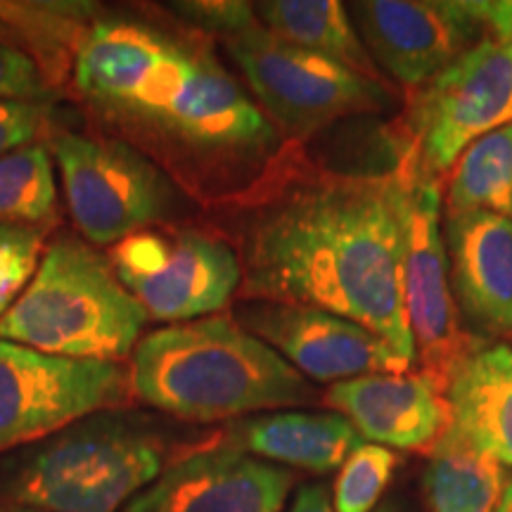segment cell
Listing matches in <instances>:
<instances>
[{
    "label": "cell",
    "instance_id": "obj_1",
    "mask_svg": "<svg viewBox=\"0 0 512 512\" xmlns=\"http://www.w3.org/2000/svg\"><path fill=\"white\" fill-rule=\"evenodd\" d=\"M406 214L399 164L387 174H318L285 185L245 226V292L354 320L415 363L403 302Z\"/></svg>",
    "mask_w": 512,
    "mask_h": 512
},
{
    "label": "cell",
    "instance_id": "obj_2",
    "mask_svg": "<svg viewBox=\"0 0 512 512\" xmlns=\"http://www.w3.org/2000/svg\"><path fill=\"white\" fill-rule=\"evenodd\" d=\"M76 86L112 117L211 159H252L275 128L207 50L133 22H100L76 55Z\"/></svg>",
    "mask_w": 512,
    "mask_h": 512
},
{
    "label": "cell",
    "instance_id": "obj_3",
    "mask_svg": "<svg viewBox=\"0 0 512 512\" xmlns=\"http://www.w3.org/2000/svg\"><path fill=\"white\" fill-rule=\"evenodd\" d=\"M131 389L147 406L192 422H216L316 401V389L235 318L209 316L140 339Z\"/></svg>",
    "mask_w": 512,
    "mask_h": 512
},
{
    "label": "cell",
    "instance_id": "obj_4",
    "mask_svg": "<svg viewBox=\"0 0 512 512\" xmlns=\"http://www.w3.org/2000/svg\"><path fill=\"white\" fill-rule=\"evenodd\" d=\"M147 313L112 261L79 238H60L0 318V339L74 361H114L136 349Z\"/></svg>",
    "mask_w": 512,
    "mask_h": 512
},
{
    "label": "cell",
    "instance_id": "obj_5",
    "mask_svg": "<svg viewBox=\"0 0 512 512\" xmlns=\"http://www.w3.org/2000/svg\"><path fill=\"white\" fill-rule=\"evenodd\" d=\"M164 460L145 420L102 411L43 439L5 479V494L46 512H117L162 475Z\"/></svg>",
    "mask_w": 512,
    "mask_h": 512
},
{
    "label": "cell",
    "instance_id": "obj_6",
    "mask_svg": "<svg viewBox=\"0 0 512 512\" xmlns=\"http://www.w3.org/2000/svg\"><path fill=\"white\" fill-rule=\"evenodd\" d=\"M223 41L268 119L292 138H309L351 114H382L396 102L384 81L280 41L256 15Z\"/></svg>",
    "mask_w": 512,
    "mask_h": 512
},
{
    "label": "cell",
    "instance_id": "obj_7",
    "mask_svg": "<svg viewBox=\"0 0 512 512\" xmlns=\"http://www.w3.org/2000/svg\"><path fill=\"white\" fill-rule=\"evenodd\" d=\"M512 124V48L491 34L451 67L413 88L399 159L437 178L486 133Z\"/></svg>",
    "mask_w": 512,
    "mask_h": 512
},
{
    "label": "cell",
    "instance_id": "obj_8",
    "mask_svg": "<svg viewBox=\"0 0 512 512\" xmlns=\"http://www.w3.org/2000/svg\"><path fill=\"white\" fill-rule=\"evenodd\" d=\"M128 389L131 375L114 361L48 356L0 339V453L110 411Z\"/></svg>",
    "mask_w": 512,
    "mask_h": 512
},
{
    "label": "cell",
    "instance_id": "obj_9",
    "mask_svg": "<svg viewBox=\"0 0 512 512\" xmlns=\"http://www.w3.org/2000/svg\"><path fill=\"white\" fill-rule=\"evenodd\" d=\"M110 261L147 316L169 323L221 311L242 283L233 247L200 230H143L114 245Z\"/></svg>",
    "mask_w": 512,
    "mask_h": 512
},
{
    "label": "cell",
    "instance_id": "obj_10",
    "mask_svg": "<svg viewBox=\"0 0 512 512\" xmlns=\"http://www.w3.org/2000/svg\"><path fill=\"white\" fill-rule=\"evenodd\" d=\"M53 155L74 223L93 245H119L169 209L171 185L162 171L119 140L64 133Z\"/></svg>",
    "mask_w": 512,
    "mask_h": 512
},
{
    "label": "cell",
    "instance_id": "obj_11",
    "mask_svg": "<svg viewBox=\"0 0 512 512\" xmlns=\"http://www.w3.org/2000/svg\"><path fill=\"white\" fill-rule=\"evenodd\" d=\"M408 178L403 302L411 328L415 363L441 394L472 337L458 330V313L441 233V185L396 157Z\"/></svg>",
    "mask_w": 512,
    "mask_h": 512
},
{
    "label": "cell",
    "instance_id": "obj_12",
    "mask_svg": "<svg viewBox=\"0 0 512 512\" xmlns=\"http://www.w3.org/2000/svg\"><path fill=\"white\" fill-rule=\"evenodd\" d=\"M349 15L373 62L406 88L425 86L494 34L491 3L363 0Z\"/></svg>",
    "mask_w": 512,
    "mask_h": 512
},
{
    "label": "cell",
    "instance_id": "obj_13",
    "mask_svg": "<svg viewBox=\"0 0 512 512\" xmlns=\"http://www.w3.org/2000/svg\"><path fill=\"white\" fill-rule=\"evenodd\" d=\"M233 318L242 330L261 339L294 370L316 382L406 373L413 366L363 325L313 306L256 299L242 304Z\"/></svg>",
    "mask_w": 512,
    "mask_h": 512
},
{
    "label": "cell",
    "instance_id": "obj_14",
    "mask_svg": "<svg viewBox=\"0 0 512 512\" xmlns=\"http://www.w3.org/2000/svg\"><path fill=\"white\" fill-rule=\"evenodd\" d=\"M292 484L285 467L211 446L166 465L126 512H280Z\"/></svg>",
    "mask_w": 512,
    "mask_h": 512
},
{
    "label": "cell",
    "instance_id": "obj_15",
    "mask_svg": "<svg viewBox=\"0 0 512 512\" xmlns=\"http://www.w3.org/2000/svg\"><path fill=\"white\" fill-rule=\"evenodd\" d=\"M451 290L484 339L512 337V221L494 211H446Z\"/></svg>",
    "mask_w": 512,
    "mask_h": 512
},
{
    "label": "cell",
    "instance_id": "obj_16",
    "mask_svg": "<svg viewBox=\"0 0 512 512\" xmlns=\"http://www.w3.org/2000/svg\"><path fill=\"white\" fill-rule=\"evenodd\" d=\"M325 403L361 437L403 451H432L451 430L446 396L420 373H377L335 382Z\"/></svg>",
    "mask_w": 512,
    "mask_h": 512
},
{
    "label": "cell",
    "instance_id": "obj_17",
    "mask_svg": "<svg viewBox=\"0 0 512 512\" xmlns=\"http://www.w3.org/2000/svg\"><path fill=\"white\" fill-rule=\"evenodd\" d=\"M446 401L451 430L512 467V347L505 342L470 339L448 377Z\"/></svg>",
    "mask_w": 512,
    "mask_h": 512
},
{
    "label": "cell",
    "instance_id": "obj_18",
    "mask_svg": "<svg viewBox=\"0 0 512 512\" xmlns=\"http://www.w3.org/2000/svg\"><path fill=\"white\" fill-rule=\"evenodd\" d=\"M358 444H363L361 434L344 415L283 411L235 422L226 446L266 463L328 475Z\"/></svg>",
    "mask_w": 512,
    "mask_h": 512
},
{
    "label": "cell",
    "instance_id": "obj_19",
    "mask_svg": "<svg viewBox=\"0 0 512 512\" xmlns=\"http://www.w3.org/2000/svg\"><path fill=\"white\" fill-rule=\"evenodd\" d=\"M254 15L275 38L330 57L368 79L382 81L380 69L361 41L349 10L337 0H266L254 5Z\"/></svg>",
    "mask_w": 512,
    "mask_h": 512
},
{
    "label": "cell",
    "instance_id": "obj_20",
    "mask_svg": "<svg viewBox=\"0 0 512 512\" xmlns=\"http://www.w3.org/2000/svg\"><path fill=\"white\" fill-rule=\"evenodd\" d=\"M422 486L432 512H496L505 475L496 458L448 430L432 448Z\"/></svg>",
    "mask_w": 512,
    "mask_h": 512
},
{
    "label": "cell",
    "instance_id": "obj_21",
    "mask_svg": "<svg viewBox=\"0 0 512 512\" xmlns=\"http://www.w3.org/2000/svg\"><path fill=\"white\" fill-rule=\"evenodd\" d=\"M494 211L512 221V124L475 140L460 155L446 211Z\"/></svg>",
    "mask_w": 512,
    "mask_h": 512
},
{
    "label": "cell",
    "instance_id": "obj_22",
    "mask_svg": "<svg viewBox=\"0 0 512 512\" xmlns=\"http://www.w3.org/2000/svg\"><path fill=\"white\" fill-rule=\"evenodd\" d=\"M57 190L48 147L27 145L0 157V223L34 226L55 211Z\"/></svg>",
    "mask_w": 512,
    "mask_h": 512
},
{
    "label": "cell",
    "instance_id": "obj_23",
    "mask_svg": "<svg viewBox=\"0 0 512 512\" xmlns=\"http://www.w3.org/2000/svg\"><path fill=\"white\" fill-rule=\"evenodd\" d=\"M396 465L399 456L392 448L358 444L335 479L332 508L335 512H373L392 482Z\"/></svg>",
    "mask_w": 512,
    "mask_h": 512
},
{
    "label": "cell",
    "instance_id": "obj_24",
    "mask_svg": "<svg viewBox=\"0 0 512 512\" xmlns=\"http://www.w3.org/2000/svg\"><path fill=\"white\" fill-rule=\"evenodd\" d=\"M41 249L43 233L38 228L0 223V318L34 278Z\"/></svg>",
    "mask_w": 512,
    "mask_h": 512
},
{
    "label": "cell",
    "instance_id": "obj_25",
    "mask_svg": "<svg viewBox=\"0 0 512 512\" xmlns=\"http://www.w3.org/2000/svg\"><path fill=\"white\" fill-rule=\"evenodd\" d=\"M46 95V81L34 57L0 43V100L41 102Z\"/></svg>",
    "mask_w": 512,
    "mask_h": 512
},
{
    "label": "cell",
    "instance_id": "obj_26",
    "mask_svg": "<svg viewBox=\"0 0 512 512\" xmlns=\"http://www.w3.org/2000/svg\"><path fill=\"white\" fill-rule=\"evenodd\" d=\"M46 121L48 114L41 102L0 100V157L34 143Z\"/></svg>",
    "mask_w": 512,
    "mask_h": 512
},
{
    "label": "cell",
    "instance_id": "obj_27",
    "mask_svg": "<svg viewBox=\"0 0 512 512\" xmlns=\"http://www.w3.org/2000/svg\"><path fill=\"white\" fill-rule=\"evenodd\" d=\"M174 10L195 27L219 34L221 38L233 34L235 29H240L254 17V5L233 3V0H226V3L223 0L219 3H214V0H209V3H176Z\"/></svg>",
    "mask_w": 512,
    "mask_h": 512
},
{
    "label": "cell",
    "instance_id": "obj_28",
    "mask_svg": "<svg viewBox=\"0 0 512 512\" xmlns=\"http://www.w3.org/2000/svg\"><path fill=\"white\" fill-rule=\"evenodd\" d=\"M290 512H335V508H332V496L328 494L325 486L309 484L299 489ZM380 512H392V510L384 508Z\"/></svg>",
    "mask_w": 512,
    "mask_h": 512
},
{
    "label": "cell",
    "instance_id": "obj_29",
    "mask_svg": "<svg viewBox=\"0 0 512 512\" xmlns=\"http://www.w3.org/2000/svg\"><path fill=\"white\" fill-rule=\"evenodd\" d=\"M491 29L512 48V3H491Z\"/></svg>",
    "mask_w": 512,
    "mask_h": 512
},
{
    "label": "cell",
    "instance_id": "obj_30",
    "mask_svg": "<svg viewBox=\"0 0 512 512\" xmlns=\"http://www.w3.org/2000/svg\"><path fill=\"white\" fill-rule=\"evenodd\" d=\"M496 512H512V482L505 484L501 503H498V510Z\"/></svg>",
    "mask_w": 512,
    "mask_h": 512
},
{
    "label": "cell",
    "instance_id": "obj_31",
    "mask_svg": "<svg viewBox=\"0 0 512 512\" xmlns=\"http://www.w3.org/2000/svg\"><path fill=\"white\" fill-rule=\"evenodd\" d=\"M0 512H46L36 508H24V505H10V508H0Z\"/></svg>",
    "mask_w": 512,
    "mask_h": 512
}]
</instances>
